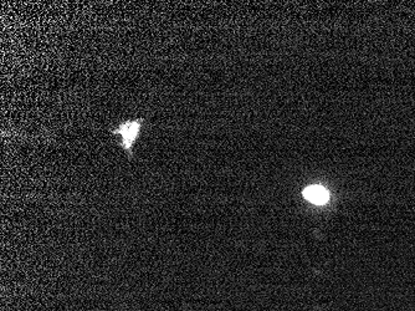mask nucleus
<instances>
[{
	"mask_svg": "<svg viewBox=\"0 0 415 311\" xmlns=\"http://www.w3.org/2000/svg\"><path fill=\"white\" fill-rule=\"evenodd\" d=\"M145 120H133V121H126L113 129L112 133L115 136H121V146L124 148V151L129 154V159L132 157V147L136 140L140 137V130L143 126Z\"/></svg>",
	"mask_w": 415,
	"mask_h": 311,
	"instance_id": "obj_1",
	"label": "nucleus"
},
{
	"mask_svg": "<svg viewBox=\"0 0 415 311\" xmlns=\"http://www.w3.org/2000/svg\"><path fill=\"white\" fill-rule=\"evenodd\" d=\"M305 198L317 204H323L328 201V192L325 188L319 186H311L303 191Z\"/></svg>",
	"mask_w": 415,
	"mask_h": 311,
	"instance_id": "obj_2",
	"label": "nucleus"
}]
</instances>
